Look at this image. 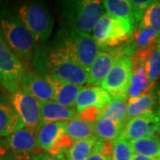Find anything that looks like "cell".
Here are the masks:
<instances>
[{
	"label": "cell",
	"instance_id": "24",
	"mask_svg": "<svg viewBox=\"0 0 160 160\" xmlns=\"http://www.w3.org/2000/svg\"><path fill=\"white\" fill-rule=\"evenodd\" d=\"M66 133L73 142L94 137V123H89L79 118L70 120L67 123Z\"/></svg>",
	"mask_w": 160,
	"mask_h": 160
},
{
	"label": "cell",
	"instance_id": "39",
	"mask_svg": "<svg viewBox=\"0 0 160 160\" xmlns=\"http://www.w3.org/2000/svg\"><path fill=\"white\" fill-rule=\"evenodd\" d=\"M158 108H160V87L158 91Z\"/></svg>",
	"mask_w": 160,
	"mask_h": 160
},
{
	"label": "cell",
	"instance_id": "38",
	"mask_svg": "<svg viewBox=\"0 0 160 160\" xmlns=\"http://www.w3.org/2000/svg\"><path fill=\"white\" fill-rule=\"evenodd\" d=\"M7 153V151H6V149H4L1 146H0V156H2V155H5Z\"/></svg>",
	"mask_w": 160,
	"mask_h": 160
},
{
	"label": "cell",
	"instance_id": "17",
	"mask_svg": "<svg viewBox=\"0 0 160 160\" xmlns=\"http://www.w3.org/2000/svg\"><path fill=\"white\" fill-rule=\"evenodd\" d=\"M154 85L147 76L144 62H132V76L127 92V100L142 97L149 93L153 91Z\"/></svg>",
	"mask_w": 160,
	"mask_h": 160
},
{
	"label": "cell",
	"instance_id": "40",
	"mask_svg": "<svg viewBox=\"0 0 160 160\" xmlns=\"http://www.w3.org/2000/svg\"><path fill=\"white\" fill-rule=\"evenodd\" d=\"M158 46H159V47H160V40H159V44H158Z\"/></svg>",
	"mask_w": 160,
	"mask_h": 160
},
{
	"label": "cell",
	"instance_id": "23",
	"mask_svg": "<svg viewBox=\"0 0 160 160\" xmlns=\"http://www.w3.org/2000/svg\"><path fill=\"white\" fill-rule=\"evenodd\" d=\"M125 127L123 123H116L109 119L100 118L94 123L95 135L99 140L114 142L118 138H119Z\"/></svg>",
	"mask_w": 160,
	"mask_h": 160
},
{
	"label": "cell",
	"instance_id": "4",
	"mask_svg": "<svg viewBox=\"0 0 160 160\" xmlns=\"http://www.w3.org/2000/svg\"><path fill=\"white\" fill-rule=\"evenodd\" d=\"M102 1L75 0L62 2V13L69 29L90 34L104 14Z\"/></svg>",
	"mask_w": 160,
	"mask_h": 160
},
{
	"label": "cell",
	"instance_id": "21",
	"mask_svg": "<svg viewBox=\"0 0 160 160\" xmlns=\"http://www.w3.org/2000/svg\"><path fill=\"white\" fill-rule=\"evenodd\" d=\"M104 9L107 13L112 17L126 21L134 28L137 27L138 22L135 18L133 7L131 2L127 0H104L102 1Z\"/></svg>",
	"mask_w": 160,
	"mask_h": 160
},
{
	"label": "cell",
	"instance_id": "15",
	"mask_svg": "<svg viewBox=\"0 0 160 160\" xmlns=\"http://www.w3.org/2000/svg\"><path fill=\"white\" fill-rule=\"evenodd\" d=\"M25 127L10 99L0 94V138L11 135Z\"/></svg>",
	"mask_w": 160,
	"mask_h": 160
},
{
	"label": "cell",
	"instance_id": "25",
	"mask_svg": "<svg viewBox=\"0 0 160 160\" xmlns=\"http://www.w3.org/2000/svg\"><path fill=\"white\" fill-rule=\"evenodd\" d=\"M130 147L133 154L158 159L160 158V140L158 137H147L130 141Z\"/></svg>",
	"mask_w": 160,
	"mask_h": 160
},
{
	"label": "cell",
	"instance_id": "1",
	"mask_svg": "<svg viewBox=\"0 0 160 160\" xmlns=\"http://www.w3.org/2000/svg\"><path fill=\"white\" fill-rule=\"evenodd\" d=\"M34 65L38 73L50 75L72 85L82 86L88 82V70L56 49L45 56L41 52H36Z\"/></svg>",
	"mask_w": 160,
	"mask_h": 160
},
{
	"label": "cell",
	"instance_id": "34",
	"mask_svg": "<svg viewBox=\"0 0 160 160\" xmlns=\"http://www.w3.org/2000/svg\"><path fill=\"white\" fill-rule=\"evenodd\" d=\"M88 160H111L110 158H109L108 157L104 156L102 153L98 152V151H92V153L91 154V156L89 157Z\"/></svg>",
	"mask_w": 160,
	"mask_h": 160
},
{
	"label": "cell",
	"instance_id": "30",
	"mask_svg": "<svg viewBox=\"0 0 160 160\" xmlns=\"http://www.w3.org/2000/svg\"><path fill=\"white\" fill-rule=\"evenodd\" d=\"M130 143L122 135L113 142V153L111 160H132V158Z\"/></svg>",
	"mask_w": 160,
	"mask_h": 160
},
{
	"label": "cell",
	"instance_id": "26",
	"mask_svg": "<svg viewBox=\"0 0 160 160\" xmlns=\"http://www.w3.org/2000/svg\"><path fill=\"white\" fill-rule=\"evenodd\" d=\"M127 104L126 101L123 100H111L100 110L99 119L105 118L116 123H123L126 125Z\"/></svg>",
	"mask_w": 160,
	"mask_h": 160
},
{
	"label": "cell",
	"instance_id": "37",
	"mask_svg": "<svg viewBox=\"0 0 160 160\" xmlns=\"http://www.w3.org/2000/svg\"><path fill=\"white\" fill-rule=\"evenodd\" d=\"M156 114L158 115L160 118V108H158L157 109V113ZM157 135H158V138L160 140V121H159V125H158V131H157Z\"/></svg>",
	"mask_w": 160,
	"mask_h": 160
},
{
	"label": "cell",
	"instance_id": "35",
	"mask_svg": "<svg viewBox=\"0 0 160 160\" xmlns=\"http://www.w3.org/2000/svg\"><path fill=\"white\" fill-rule=\"evenodd\" d=\"M0 160H23L22 158H20L19 156L12 153H6L5 155L0 156Z\"/></svg>",
	"mask_w": 160,
	"mask_h": 160
},
{
	"label": "cell",
	"instance_id": "32",
	"mask_svg": "<svg viewBox=\"0 0 160 160\" xmlns=\"http://www.w3.org/2000/svg\"><path fill=\"white\" fill-rule=\"evenodd\" d=\"M101 109L97 107H89L78 114V118L89 123H95L99 119Z\"/></svg>",
	"mask_w": 160,
	"mask_h": 160
},
{
	"label": "cell",
	"instance_id": "3",
	"mask_svg": "<svg viewBox=\"0 0 160 160\" xmlns=\"http://www.w3.org/2000/svg\"><path fill=\"white\" fill-rule=\"evenodd\" d=\"M60 45L55 49L75 62L89 70L101 51V47L91 34L68 29L63 31Z\"/></svg>",
	"mask_w": 160,
	"mask_h": 160
},
{
	"label": "cell",
	"instance_id": "18",
	"mask_svg": "<svg viewBox=\"0 0 160 160\" xmlns=\"http://www.w3.org/2000/svg\"><path fill=\"white\" fill-rule=\"evenodd\" d=\"M53 87V101L66 108H75L76 100L82 86L72 85L50 75H44Z\"/></svg>",
	"mask_w": 160,
	"mask_h": 160
},
{
	"label": "cell",
	"instance_id": "19",
	"mask_svg": "<svg viewBox=\"0 0 160 160\" xmlns=\"http://www.w3.org/2000/svg\"><path fill=\"white\" fill-rule=\"evenodd\" d=\"M41 109V125L53 122H69L78 118L76 108H66L55 102L48 101L40 102Z\"/></svg>",
	"mask_w": 160,
	"mask_h": 160
},
{
	"label": "cell",
	"instance_id": "13",
	"mask_svg": "<svg viewBox=\"0 0 160 160\" xmlns=\"http://www.w3.org/2000/svg\"><path fill=\"white\" fill-rule=\"evenodd\" d=\"M160 118L154 112H149L133 118L126 122L122 136L130 141L154 137L159 125Z\"/></svg>",
	"mask_w": 160,
	"mask_h": 160
},
{
	"label": "cell",
	"instance_id": "28",
	"mask_svg": "<svg viewBox=\"0 0 160 160\" xmlns=\"http://www.w3.org/2000/svg\"><path fill=\"white\" fill-rule=\"evenodd\" d=\"M140 24L154 29L160 35V0L152 1Z\"/></svg>",
	"mask_w": 160,
	"mask_h": 160
},
{
	"label": "cell",
	"instance_id": "20",
	"mask_svg": "<svg viewBox=\"0 0 160 160\" xmlns=\"http://www.w3.org/2000/svg\"><path fill=\"white\" fill-rule=\"evenodd\" d=\"M159 40L160 35L157 33L154 29L144 27L139 23L133 30L131 39L128 41V44L134 54L140 50L158 46L159 44Z\"/></svg>",
	"mask_w": 160,
	"mask_h": 160
},
{
	"label": "cell",
	"instance_id": "11",
	"mask_svg": "<svg viewBox=\"0 0 160 160\" xmlns=\"http://www.w3.org/2000/svg\"><path fill=\"white\" fill-rule=\"evenodd\" d=\"M0 146L6 149L7 153L17 155L23 160H29L32 156L42 153L38 146L36 131L27 127L0 139Z\"/></svg>",
	"mask_w": 160,
	"mask_h": 160
},
{
	"label": "cell",
	"instance_id": "7",
	"mask_svg": "<svg viewBox=\"0 0 160 160\" xmlns=\"http://www.w3.org/2000/svg\"><path fill=\"white\" fill-rule=\"evenodd\" d=\"M25 73L23 64L10 49L0 25V86L12 94L20 90Z\"/></svg>",
	"mask_w": 160,
	"mask_h": 160
},
{
	"label": "cell",
	"instance_id": "27",
	"mask_svg": "<svg viewBox=\"0 0 160 160\" xmlns=\"http://www.w3.org/2000/svg\"><path fill=\"white\" fill-rule=\"evenodd\" d=\"M97 136L74 142L66 153L67 160H88L98 142Z\"/></svg>",
	"mask_w": 160,
	"mask_h": 160
},
{
	"label": "cell",
	"instance_id": "6",
	"mask_svg": "<svg viewBox=\"0 0 160 160\" xmlns=\"http://www.w3.org/2000/svg\"><path fill=\"white\" fill-rule=\"evenodd\" d=\"M134 28L124 20L104 13L92 29V38L101 48H117L130 41Z\"/></svg>",
	"mask_w": 160,
	"mask_h": 160
},
{
	"label": "cell",
	"instance_id": "29",
	"mask_svg": "<svg viewBox=\"0 0 160 160\" xmlns=\"http://www.w3.org/2000/svg\"><path fill=\"white\" fill-rule=\"evenodd\" d=\"M145 70L147 76L151 82L156 81L160 78V47L158 46L153 48L149 52L145 61Z\"/></svg>",
	"mask_w": 160,
	"mask_h": 160
},
{
	"label": "cell",
	"instance_id": "10",
	"mask_svg": "<svg viewBox=\"0 0 160 160\" xmlns=\"http://www.w3.org/2000/svg\"><path fill=\"white\" fill-rule=\"evenodd\" d=\"M123 56H132L128 43L117 48H102L94 62L88 70L87 85H92V86L102 85L114 63Z\"/></svg>",
	"mask_w": 160,
	"mask_h": 160
},
{
	"label": "cell",
	"instance_id": "8",
	"mask_svg": "<svg viewBox=\"0 0 160 160\" xmlns=\"http://www.w3.org/2000/svg\"><path fill=\"white\" fill-rule=\"evenodd\" d=\"M67 123L53 122L41 125L36 131L38 148L48 154H66L74 142L66 133Z\"/></svg>",
	"mask_w": 160,
	"mask_h": 160
},
{
	"label": "cell",
	"instance_id": "31",
	"mask_svg": "<svg viewBox=\"0 0 160 160\" xmlns=\"http://www.w3.org/2000/svg\"><path fill=\"white\" fill-rule=\"evenodd\" d=\"M130 2H131L132 6L133 7L135 18H136V21L139 24L141 22V21L142 20L147 9L151 5L152 1H133V0H132Z\"/></svg>",
	"mask_w": 160,
	"mask_h": 160
},
{
	"label": "cell",
	"instance_id": "22",
	"mask_svg": "<svg viewBox=\"0 0 160 160\" xmlns=\"http://www.w3.org/2000/svg\"><path fill=\"white\" fill-rule=\"evenodd\" d=\"M155 105H156V96L153 91L149 92V93L143 95L142 97L127 100L126 122L141 115L153 112Z\"/></svg>",
	"mask_w": 160,
	"mask_h": 160
},
{
	"label": "cell",
	"instance_id": "14",
	"mask_svg": "<svg viewBox=\"0 0 160 160\" xmlns=\"http://www.w3.org/2000/svg\"><path fill=\"white\" fill-rule=\"evenodd\" d=\"M20 90L37 98L40 102L53 101V87L44 75L38 72H26L21 80Z\"/></svg>",
	"mask_w": 160,
	"mask_h": 160
},
{
	"label": "cell",
	"instance_id": "2",
	"mask_svg": "<svg viewBox=\"0 0 160 160\" xmlns=\"http://www.w3.org/2000/svg\"><path fill=\"white\" fill-rule=\"evenodd\" d=\"M0 25L10 49L24 66L34 56L36 40L33 35L17 13L7 8L0 11Z\"/></svg>",
	"mask_w": 160,
	"mask_h": 160
},
{
	"label": "cell",
	"instance_id": "9",
	"mask_svg": "<svg viewBox=\"0 0 160 160\" xmlns=\"http://www.w3.org/2000/svg\"><path fill=\"white\" fill-rule=\"evenodd\" d=\"M132 76V62L129 56L119 58L102 83V88L112 100L127 101V92Z\"/></svg>",
	"mask_w": 160,
	"mask_h": 160
},
{
	"label": "cell",
	"instance_id": "16",
	"mask_svg": "<svg viewBox=\"0 0 160 160\" xmlns=\"http://www.w3.org/2000/svg\"><path fill=\"white\" fill-rule=\"evenodd\" d=\"M111 100L109 93L100 86H82L76 100L75 108L78 114L89 107L102 109Z\"/></svg>",
	"mask_w": 160,
	"mask_h": 160
},
{
	"label": "cell",
	"instance_id": "33",
	"mask_svg": "<svg viewBox=\"0 0 160 160\" xmlns=\"http://www.w3.org/2000/svg\"><path fill=\"white\" fill-rule=\"evenodd\" d=\"M29 160H67L64 155H51L48 153H39L34 155Z\"/></svg>",
	"mask_w": 160,
	"mask_h": 160
},
{
	"label": "cell",
	"instance_id": "12",
	"mask_svg": "<svg viewBox=\"0 0 160 160\" xmlns=\"http://www.w3.org/2000/svg\"><path fill=\"white\" fill-rule=\"evenodd\" d=\"M10 101L23 121L25 127L37 131L41 124L39 101L22 90L11 94Z\"/></svg>",
	"mask_w": 160,
	"mask_h": 160
},
{
	"label": "cell",
	"instance_id": "36",
	"mask_svg": "<svg viewBox=\"0 0 160 160\" xmlns=\"http://www.w3.org/2000/svg\"><path fill=\"white\" fill-rule=\"evenodd\" d=\"M132 160H157L152 158H149V157H145V156H142V155L133 154L132 155Z\"/></svg>",
	"mask_w": 160,
	"mask_h": 160
},
{
	"label": "cell",
	"instance_id": "5",
	"mask_svg": "<svg viewBox=\"0 0 160 160\" xmlns=\"http://www.w3.org/2000/svg\"><path fill=\"white\" fill-rule=\"evenodd\" d=\"M16 13L33 35L36 42L45 43L49 38L53 28V18L46 4L28 2L20 6Z\"/></svg>",
	"mask_w": 160,
	"mask_h": 160
}]
</instances>
